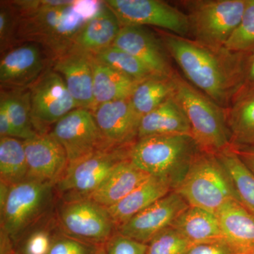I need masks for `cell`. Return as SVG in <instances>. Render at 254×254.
<instances>
[{
    "mask_svg": "<svg viewBox=\"0 0 254 254\" xmlns=\"http://www.w3.org/2000/svg\"><path fill=\"white\" fill-rule=\"evenodd\" d=\"M159 36L187 81L227 109L240 87L245 54L225 48L216 51L165 31L159 32Z\"/></svg>",
    "mask_w": 254,
    "mask_h": 254,
    "instance_id": "6da1fadb",
    "label": "cell"
},
{
    "mask_svg": "<svg viewBox=\"0 0 254 254\" xmlns=\"http://www.w3.org/2000/svg\"><path fill=\"white\" fill-rule=\"evenodd\" d=\"M103 1L68 0L66 4L19 17L16 39L39 45L52 63L72 48L75 38Z\"/></svg>",
    "mask_w": 254,
    "mask_h": 254,
    "instance_id": "7a4b0ae2",
    "label": "cell"
},
{
    "mask_svg": "<svg viewBox=\"0 0 254 254\" xmlns=\"http://www.w3.org/2000/svg\"><path fill=\"white\" fill-rule=\"evenodd\" d=\"M174 96L186 115L190 135L200 151L218 155L232 147L226 109L197 89L177 72Z\"/></svg>",
    "mask_w": 254,
    "mask_h": 254,
    "instance_id": "3957f363",
    "label": "cell"
},
{
    "mask_svg": "<svg viewBox=\"0 0 254 254\" xmlns=\"http://www.w3.org/2000/svg\"><path fill=\"white\" fill-rule=\"evenodd\" d=\"M200 151L190 134L148 136L133 143L129 159L145 173L168 182L174 190Z\"/></svg>",
    "mask_w": 254,
    "mask_h": 254,
    "instance_id": "277c9868",
    "label": "cell"
},
{
    "mask_svg": "<svg viewBox=\"0 0 254 254\" xmlns=\"http://www.w3.org/2000/svg\"><path fill=\"white\" fill-rule=\"evenodd\" d=\"M173 190L190 206L215 215L226 203L238 200L231 180L218 157L202 151L196 155L186 175Z\"/></svg>",
    "mask_w": 254,
    "mask_h": 254,
    "instance_id": "5b68a950",
    "label": "cell"
},
{
    "mask_svg": "<svg viewBox=\"0 0 254 254\" xmlns=\"http://www.w3.org/2000/svg\"><path fill=\"white\" fill-rule=\"evenodd\" d=\"M183 2L187 10L191 39L218 51L225 48L238 27L248 0H193Z\"/></svg>",
    "mask_w": 254,
    "mask_h": 254,
    "instance_id": "8992f818",
    "label": "cell"
},
{
    "mask_svg": "<svg viewBox=\"0 0 254 254\" xmlns=\"http://www.w3.org/2000/svg\"><path fill=\"white\" fill-rule=\"evenodd\" d=\"M55 193V186L31 179L10 187L6 203L0 209L1 229L15 247L31 227L49 215Z\"/></svg>",
    "mask_w": 254,
    "mask_h": 254,
    "instance_id": "52a82bcc",
    "label": "cell"
},
{
    "mask_svg": "<svg viewBox=\"0 0 254 254\" xmlns=\"http://www.w3.org/2000/svg\"><path fill=\"white\" fill-rule=\"evenodd\" d=\"M133 145H112L68 164L55 186L57 195L65 201L89 198L117 165L129 158Z\"/></svg>",
    "mask_w": 254,
    "mask_h": 254,
    "instance_id": "ba28073f",
    "label": "cell"
},
{
    "mask_svg": "<svg viewBox=\"0 0 254 254\" xmlns=\"http://www.w3.org/2000/svg\"><path fill=\"white\" fill-rule=\"evenodd\" d=\"M55 217L65 234L97 246L105 245L118 230L108 208L91 198L60 200Z\"/></svg>",
    "mask_w": 254,
    "mask_h": 254,
    "instance_id": "9c48e42d",
    "label": "cell"
},
{
    "mask_svg": "<svg viewBox=\"0 0 254 254\" xmlns=\"http://www.w3.org/2000/svg\"><path fill=\"white\" fill-rule=\"evenodd\" d=\"M28 89L32 123L38 135L49 133L50 127L78 108L63 78L52 65Z\"/></svg>",
    "mask_w": 254,
    "mask_h": 254,
    "instance_id": "30bf717a",
    "label": "cell"
},
{
    "mask_svg": "<svg viewBox=\"0 0 254 254\" xmlns=\"http://www.w3.org/2000/svg\"><path fill=\"white\" fill-rule=\"evenodd\" d=\"M123 26H155L182 37L190 35L187 13L160 0H107Z\"/></svg>",
    "mask_w": 254,
    "mask_h": 254,
    "instance_id": "8fae6325",
    "label": "cell"
},
{
    "mask_svg": "<svg viewBox=\"0 0 254 254\" xmlns=\"http://www.w3.org/2000/svg\"><path fill=\"white\" fill-rule=\"evenodd\" d=\"M66 152L68 164L112 146L102 135L91 110L76 108L55 124L49 132Z\"/></svg>",
    "mask_w": 254,
    "mask_h": 254,
    "instance_id": "7c38bea8",
    "label": "cell"
},
{
    "mask_svg": "<svg viewBox=\"0 0 254 254\" xmlns=\"http://www.w3.org/2000/svg\"><path fill=\"white\" fill-rule=\"evenodd\" d=\"M51 65V60L39 45L23 43L15 46L1 55V89H28Z\"/></svg>",
    "mask_w": 254,
    "mask_h": 254,
    "instance_id": "4fadbf2b",
    "label": "cell"
},
{
    "mask_svg": "<svg viewBox=\"0 0 254 254\" xmlns=\"http://www.w3.org/2000/svg\"><path fill=\"white\" fill-rule=\"evenodd\" d=\"M189 206L181 195L172 190L119 227L118 232L148 245L160 232L171 227Z\"/></svg>",
    "mask_w": 254,
    "mask_h": 254,
    "instance_id": "5bb4252c",
    "label": "cell"
},
{
    "mask_svg": "<svg viewBox=\"0 0 254 254\" xmlns=\"http://www.w3.org/2000/svg\"><path fill=\"white\" fill-rule=\"evenodd\" d=\"M113 46L133 55L156 74L173 76L176 72L163 40L145 26H123Z\"/></svg>",
    "mask_w": 254,
    "mask_h": 254,
    "instance_id": "9a60e30c",
    "label": "cell"
},
{
    "mask_svg": "<svg viewBox=\"0 0 254 254\" xmlns=\"http://www.w3.org/2000/svg\"><path fill=\"white\" fill-rule=\"evenodd\" d=\"M27 160L28 179L55 186L67 168L66 152L50 134L23 140Z\"/></svg>",
    "mask_w": 254,
    "mask_h": 254,
    "instance_id": "2e32d148",
    "label": "cell"
},
{
    "mask_svg": "<svg viewBox=\"0 0 254 254\" xmlns=\"http://www.w3.org/2000/svg\"><path fill=\"white\" fill-rule=\"evenodd\" d=\"M92 55L71 48L52 63V67L61 75L78 108L95 111Z\"/></svg>",
    "mask_w": 254,
    "mask_h": 254,
    "instance_id": "e0dca14e",
    "label": "cell"
},
{
    "mask_svg": "<svg viewBox=\"0 0 254 254\" xmlns=\"http://www.w3.org/2000/svg\"><path fill=\"white\" fill-rule=\"evenodd\" d=\"M95 122L105 141L112 145H131L138 140L142 117L129 98L104 103L93 112Z\"/></svg>",
    "mask_w": 254,
    "mask_h": 254,
    "instance_id": "ac0fdd59",
    "label": "cell"
},
{
    "mask_svg": "<svg viewBox=\"0 0 254 254\" xmlns=\"http://www.w3.org/2000/svg\"><path fill=\"white\" fill-rule=\"evenodd\" d=\"M224 241L237 254L254 249V216L238 200L229 202L216 214Z\"/></svg>",
    "mask_w": 254,
    "mask_h": 254,
    "instance_id": "d6986e66",
    "label": "cell"
},
{
    "mask_svg": "<svg viewBox=\"0 0 254 254\" xmlns=\"http://www.w3.org/2000/svg\"><path fill=\"white\" fill-rule=\"evenodd\" d=\"M121 28L116 15L103 1L100 9L78 33L72 48L96 54L113 46Z\"/></svg>",
    "mask_w": 254,
    "mask_h": 254,
    "instance_id": "ffe728a7",
    "label": "cell"
},
{
    "mask_svg": "<svg viewBox=\"0 0 254 254\" xmlns=\"http://www.w3.org/2000/svg\"><path fill=\"white\" fill-rule=\"evenodd\" d=\"M151 175L137 168L129 158L117 165L88 198L105 208L118 203Z\"/></svg>",
    "mask_w": 254,
    "mask_h": 254,
    "instance_id": "44dd1931",
    "label": "cell"
},
{
    "mask_svg": "<svg viewBox=\"0 0 254 254\" xmlns=\"http://www.w3.org/2000/svg\"><path fill=\"white\" fill-rule=\"evenodd\" d=\"M172 190L173 188L168 182L160 177L150 176L123 200L107 208L118 229Z\"/></svg>",
    "mask_w": 254,
    "mask_h": 254,
    "instance_id": "7402d4cb",
    "label": "cell"
},
{
    "mask_svg": "<svg viewBox=\"0 0 254 254\" xmlns=\"http://www.w3.org/2000/svg\"><path fill=\"white\" fill-rule=\"evenodd\" d=\"M190 134V123L174 95L142 117L138 138L164 135Z\"/></svg>",
    "mask_w": 254,
    "mask_h": 254,
    "instance_id": "603a6c76",
    "label": "cell"
},
{
    "mask_svg": "<svg viewBox=\"0 0 254 254\" xmlns=\"http://www.w3.org/2000/svg\"><path fill=\"white\" fill-rule=\"evenodd\" d=\"M172 227L193 245L224 241L217 215L196 207L189 206Z\"/></svg>",
    "mask_w": 254,
    "mask_h": 254,
    "instance_id": "cb8c5ba5",
    "label": "cell"
},
{
    "mask_svg": "<svg viewBox=\"0 0 254 254\" xmlns=\"http://www.w3.org/2000/svg\"><path fill=\"white\" fill-rule=\"evenodd\" d=\"M93 56V55H92ZM95 109L100 105L130 98L138 82L92 57Z\"/></svg>",
    "mask_w": 254,
    "mask_h": 254,
    "instance_id": "d4e9b609",
    "label": "cell"
},
{
    "mask_svg": "<svg viewBox=\"0 0 254 254\" xmlns=\"http://www.w3.org/2000/svg\"><path fill=\"white\" fill-rule=\"evenodd\" d=\"M226 118L232 146L254 147V91L235 95Z\"/></svg>",
    "mask_w": 254,
    "mask_h": 254,
    "instance_id": "484cf974",
    "label": "cell"
},
{
    "mask_svg": "<svg viewBox=\"0 0 254 254\" xmlns=\"http://www.w3.org/2000/svg\"><path fill=\"white\" fill-rule=\"evenodd\" d=\"M174 91V76L154 74L138 82L129 99L137 113L143 117L173 96Z\"/></svg>",
    "mask_w": 254,
    "mask_h": 254,
    "instance_id": "4316f807",
    "label": "cell"
},
{
    "mask_svg": "<svg viewBox=\"0 0 254 254\" xmlns=\"http://www.w3.org/2000/svg\"><path fill=\"white\" fill-rule=\"evenodd\" d=\"M233 185L239 202L254 216V175L232 147L217 155Z\"/></svg>",
    "mask_w": 254,
    "mask_h": 254,
    "instance_id": "83f0119b",
    "label": "cell"
},
{
    "mask_svg": "<svg viewBox=\"0 0 254 254\" xmlns=\"http://www.w3.org/2000/svg\"><path fill=\"white\" fill-rule=\"evenodd\" d=\"M28 168L23 140L0 138V181L10 187L27 180Z\"/></svg>",
    "mask_w": 254,
    "mask_h": 254,
    "instance_id": "f1b7e54d",
    "label": "cell"
},
{
    "mask_svg": "<svg viewBox=\"0 0 254 254\" xmlns=\"http://www.w3.org/2000/svg\"><path fill=\"white\" fill-rule=\"evenodd\" d=\"M0 100L4 103L16 138L26 140L38 135L32 123L28 88L14 91L1 90Z\"/></svg>",
    "mask_w": 254,
    "mask_h": 254,
    "instance_id": "f546056e",
    "label": "cell"
},
{
    "mask_svg": "<svg viewBox=\"0 0 254 254\" xmlns=\"http://www.w3.org/2000/svg\"><path fill=\"white\" fill-rule=\"evenodd\" d=\"M92 55L100 63L106 64L137 82L143 81L156 74L133 55L115 46H110Z\"/></svg>",
    "mask_w": 254,
    "mask_h": 254,
    "instance_id": "4dcf8cb0",
    "label": "cell"
},
{
    "mask_svg": "<svg viewBox=\"0 0 254 254\" xmlns=\"http://www.w3.org/2000/svg\"><path fill=\"white\" fill-rule=\"evenodd\" d=\"M59 230L56 217L48 215L23 235L16 246V251L21 254H48Z\"/></svg>",
    "mask_w": 254,
    "mask_h": 254,
    "instance_id": "1f68e13d",
    "label": "cell"
},
{
    "mask_svg": "<svg viewBox=\"0 0 254 254\" xmlns=\"http://www.w3.org/2000/svg\"><path fill=\"white\" fill-rule=\"evenodd\" d=\"M227 51L247 54L254 50V0H248L238 27L225 46Z\"/></svg>",
    "mask_w": 254,
    "mask_h": 254,
    "instance_id": "d6a6232c",
    "label": "cell"
},
{
    "mask_svg": "<svg viewBox=\"0 0 254 254\" xmlns=\"http://www.w3.org/2000/svg\"><path fill=\"white\" fill-rule=\"evenodd\" d=\"M192 246L193 244L171 226L150 241L147 254H186Z\"/></svg>",
    "mask_w": 254,
    "mask_h": 254,
    "instance_id": "836d02e7",
    "label": "cell"
},
{
    "mask_svg": "<svg viewBox=\"0 0 254 254\" xmlns=\"http://www.w3.org/2000/svg\"><path fill=\"white\" fill-rule=\"evenodd\" d=\"M19 16L9 1L0 4V50L1 54L17 46L16 36Z\"/></svg>",
    "mask_w": 254,
    "mask_h": 254,
    "instance_id": "e575fe53",
    "label": "cell"
},
{
    "mask_svg": "<svg viewBox=\"0 0 254 254\" xmlns=\"http://www.w3.org/2000/svg\"><path fill=\"white\" fill-rule=\"evenodd\" d=\"M100 247L69 236L60 228L48 254H96Z\"/></svg>",
    "mask_w": 254,
    "mask_h": 254,
    "instance_id": "d590c367",
    "label": "cell"
},
{
    "mask_svg": "<svg viewBox=\"0 0 254 254\" xmlns=\"http://www.w3.org/2000/svg\"><path fill=\"white\" fill-rule=\"evenodd\" d=\"M106 254H147L148 245L117 232L105 245Z\"/></svg>",
    "mask_w": 254,
    "mask_h": 254,
    "instance_id": "8d00e7d4",
    "label": "cell"
},
{
    "mask_svg": "<svg viewBox=\"0 0 254 254\" xmlns=\"http://www.w3.org/2000/svg\"><path fill=\"white\" fill-rule=\"evenodd\" d=\"M254 91V50L245 54L242 66V81L237 94Z\"/></svg>",
    "mask_w": 254,
    "mask_h": 254,
    "instance_id": "74e56055",
    "label": "cell"
},
{
    "mask_svg": "<svg viewBox=\"0 0 254 254\" xmlns=\"http://www.w3.org/2000/svg\"><path fill=\"white\" fill-rule=\"evenodd\" d=\"M186 254H237L225 241L192 246Z\"/></svg>",
    "mask_w": 254,
    "mask_h": 254,
    "instance_id": "f35d334b",
    "label": "cell"
},
{
    "mask_svg": "<svg viewBox=\"0 0 254 254\" xmlns=\"http://www.w3.org/2000/svg\"><path fill=\"white\" fill-rule=\"evenodd\" d=\"M1 137H15L16 138L4 103L0 100V138Z\"/></svg>",
    "mask_w": 254,
    "mask_h": 254,
    "instance_id": "ab89813d",
    "label": "cell"
},
{
    "mask_svg": "<svg viewBox=\"0 0 254 254\" xmlns=\"http://www.w3.org/2000/svg\"><path fill=\"white\" fill-rule=\"evenodd\" d=\"M232 148L254 175V147L232 146Z\"/></svg>",
    "mask_w": 254,
    "mask_h": 254,
    "instance_id": "60d3db41",
    "label": "cell"
},
{
    "mask_svg": "<svg viewBox=\"0 0 254 254\" xmlns=\"http://www.w3.org/2000/svg\"><path fill=\"white\" fill-rule=\"evenodd\" d=\"M96 254H106L105 245L100 246L99 250L97 252Z\"/></svg>",
    "mask_w": 254,
    "mask_h": 254,
    "instance_id": "b9f144b4",
    "label": "cell"
},
{
    "mask_svg": "<svg viewBox=\"0 0 254 254\" xmlns=\"http://www.w3.org/2000/svg\"><path fill=\"white\" fill-rule=\"evenodd\" d=\"M247 254H254V250H253L251 251V252H250V253Z\"/></svg>",
    "mask_w": 254,
    "mask_h": 254,
    "instance_id": "7bdbcfd3",
    "label": "cell"
},
{
    "mask_svg": "<svg viewBox=\"0 0 254 254\" xmlns=\"http://www.w3.org/2000/svg\"><path fill=\"white\" fill-rule=\"evenodd\" d=\"M13 254H21L18 253V252H16H16H15Z\"/></svg>",
    "mask_w": 254,
    "mask_h": 254,
    "instance_id": "ee69618b",
    "label": "cell"
}]
</instances>
